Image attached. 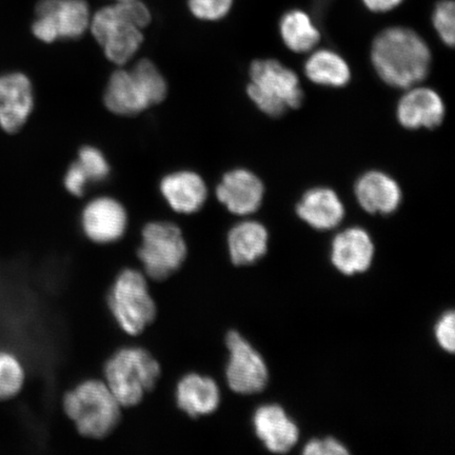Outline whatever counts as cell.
<instances>
[{"mask_svg": "<svg viewBox=\"0 0 455 455\" xmlns=\"http://www.w3.org/2000/svg\"><path fill=\"white\" fill-rule=\"evenodd\" d=\"M62 413L83 440L107 439L121 423L124 408L100 378L81 380L61 396Z\"/></svg>", "mask_w": 455, "mask_h": 455, "instance_id": "6da1fadb", "label": "cell"}, {"mask_svg": "<svg viewBox=\"0 0 455 455\" xmlns=\"http://www.w3.org/2000/svg\"><path fill=\"white\" fill-rule=\"evenodd\" d=\"M375 70L392 87L408 89L426 78L431 53L417 33L403 28H390L375 38L372 45Z\"/></svg>", "mask_w": 455, "mask_h": 455, "instance_id": "7a4b0ae2", "label": "cell"}, {"mask_svg": "<svg viewBox=\"0 0 455 455\" xmlns=\"http://www.w3.org/2000/svg\"><path fill=\"white\" fill-rule=\"evenodd\" d=\"M152 15L140 0H124L101 8L91 17L90 30L108 60L117 66L127 64L144 43L142 30Z\"/></svg>", "mask_w": 455, "mask_h": 455, "instance_id": "3957f363", "label": "cell"}, {"mask_svg": "<svg viewBox=\"0 0 455 455\" xmlns=\"http://www.w3.org/2000/svg\"><path fill=\"white\" fill-rule=\"evenodd\" d=\"M162 366L149 350L138 344L119 347L107 358L101 379L124 409L140 405L156 388Z\"/></svg>", "mask_w": 455, "mask_h": 455, "instance_id": "277c9868", "label": "cell"}, {"mask_svg": "<svg viewBox=\"0 0 455 455\" xmlns=\"http://www.w3.org/2000/svg\"><path fill=\"white\" fill-rule=\"evenodd\" d=\"M106 305L119 331L132 340L156 320L157 304L151 282L134 267H126L114 277L106 294Z\"/></svg>", "mask_w": 455, "mask_h": 455, "instance_id": "5b68a950", "label": "cell"}, {"mask_svg": "<svg viewBox=\"0 0 455 455\" xmlns=\"http://www.w3.org/2000/svg\"><path fill=\"white\" fill-rule=\"evenodd\" d=\"M189 253L180 227L168 220H152L141 228L135 259L151 283H162L178 273Z\"/></svg>", "mask_w": 455, "mask_h": 455, "instance_id": "8992f818", "label": "cell"}, {"mask_svg": "<svg viewBox=\"0 0 455 455\" xmlns=\"http://www.w3.org/2000/svg\"><path fill=\"white\" fill-rule=\"evenodd\" d=\"M247 93L260 111L280 116L289 108L295 109L303 102L299 79L292 70L275 60H255L250 68Z\"/></svg>", "mask_w": 455, "mask_h": 455, "instance_id": "52a82bcc", "label": "cell"}, {"mask_svg": "<svg viewBox=\"0 0 455 455\" xmlns=\"http://www.w3.org/2000/svg\"><path fill=\"white\" fill-rule=\"evenodd\" d=\"M36 16L33 36L45 44L82 37L92 17L85 0H39Z\"/></svg>", "mask_w": 455, "mask_h": 455, "instance_id": "ba28073f", "label": "cell"}, {"mask_svg": "<svg viewBox=\"0 0 455 455\" xmlns=\"http://www.w3.org/2000/svg\"><path fill=\"white\" fill-rule=\"evenodd\" d=\"M225 344L229 354L225 377L230 390L243 395L263 391L269 380L268 367L264 358L236 330L228 332Z\"/></svg>", "mask_w": 455, "mask_h": 455, "instance_id": "9c48e42d", "label": "cell"}, {"mask_svg": "<svg viewBox=\"0 0 455 455\" xmlns=\"http://www.w3.org/2000/svg\"><path fill=\"white\" fill-rule=\"evenodd\" d=\"M129 227L127 209L110 196H100L85 204L81 214L84 236L98 246L122 241Z\"/></svg>", "mask_w": 455, "mask_h": 455, "instance_id": "30bf717a", "label": "cell"}, {"mask_svg": "<svg viewBox=\"0 0 455 455\" xmlns=\"http://www.w3.org/2000/svg\"><path fill=\"white\" fill-rule=\"evenodd\" d=\"M36 106L31 79L25 73L0 74V129L15 134L26 126Z\"/></svg>", "mask_w": 455, "mask_h": 455, "instance_id": "8fae6325", "label": "cell"}, {"mask_svg": "<svg viewBox=\"0 0 455 455\" xmlns=\"http://www.w3.org/2000/svg\"><path fill=\"white\" fill-rule=\"evenodd\" d=\"M173 396L176 408L191 419L210 417L219 411L221 403L218 382L212 375L196 371L181 375Z\"/></svg>", "mask_w": 455, "mask_h": 455, "instance_id": "7c38bea8", "label": "cell"}, {"mask_svg": "<svg viewBox=\"0 0 455 455\" xmlns=\"http://www.w3.org/2000/svg\"><path fill=\"white\" fill-rule=\"evenodd\" d=\"M216 197L233 214L246 216L258 212L264 197V185L246 169H235L225 174Z\"/></svg>", "mask_w": 455, "mask_h": 455, "instance_id": "4fadbf2b", "label": "cell"}, {"mask_svg": "<svg viewBox=\"0 0 455 455\" xmlns=\"http://www.w3.org/2000/svg\"><path fill=\"white\" fill-rule=\"evenodd\" d=\"M110 112L122 116H133L153 106L149 93L132 69H119L112 74L104 96Z\"/></svg>", "mask_w": 455, "mask_h": 455, "instance_id": "5bb4252c", "label": "cell"}, {"mask_svg": "<svg viewBox=\"0 0 455 455\" xmlns=\"http://www.w3.org/2000/svg\"><path fill=\"white\" fill-rule=\"evenodd\" d=\"M159 189L168 206L175 213L184 215L198 212L208 197L207 186L202 176L188 170L164 176Z\"/></svg>", "mask_w": 455, "mask_h": 455, "instance_id": "9a60e30c", "label": "cell"}, {"mask_svg": "<svg viewBox=\"0 0 455 455\" xmlns=\"http://www.w3.org/2000/svg\"><path fill=\"white\" fill-rule=\"evenodd\" d=\"M253 426L256 435L273 453L291 451L299 439L297 424L278 405L259 407L254 413Z\"/></svg>", "mask_w": 455, "mask_h": 455, "instance_id": "2e32d148", "label": "cell"}, {"mask_svg": "<svg viewBox=\"0 0 455 455\" xmlns=\"http://www.w3.org/2000/svg\"><path fill=\"white\" fill-rule=\"evenodd\" d=\"M374 256L371 237L362 228H349L334 237L331 261L345 275H355L370 268Z\"/></svg>", "mask_w": 455, "mask_h": 455, "instance_id": "e0dca14e", "label": "cell"}, {"mask_svg": "<svg viewBox=\"0 0 455 455\" xmlns=\"http://www.w3.org/2000/svg\"><path fill=\"white\" fill-rule=\"evenodd\" d=\"M445 117L441 96L429 88H414L403 96L397 106V118L407 129H434Z\"/></svg>", "mask_w": 455, "mask_h": 455, "instance_id": "ac0fdd59", "label": "cell"}, {"mask_svg": "<svg viewBox=\"0 0 455 455\" xmlns=\"http://www.w3.org/2000/svg\"><path fill=\"white\" fill-rule=\"evenodd\" d=\"M355 196L362 208L371 214L395 212L402 201L400 186L379 171H370L356 181Z\"/></svg>", "mask_w": 455, "mask_h": 455, "instance_id": "d6986e66", "label": "cell"}, {"mask_svg": "<svg viewBox=\"0 0 455 455\" xmlns=\"http://www.w3.org/2000/svg\"><path fill=\"white\" fill-rule=\"evenodd\" d=\"M298 215L316 230H331L345 216V208L337 193L328 188L306 192L297 207Z\"/></svg>", "mask_w": 455, "mask_h": 455, "instance_id": "ffe728a7", "label": "cell"}, {"mask_svg": "<svg viewBox=\"0 0 455 455\" xmlns=\"http://www.w3.org/2000/svg\"><path fill=\"white\" fill-rule=\"evenodd\" d=\"M269 235L258 221L246 220L235 225L228 235V252L236 267L252 265L268 250Z\"/></svg>", "mask_w": 455, "mask_h": 455, "instance_id": "44dd1931", "label": "cell"}, {"mask_svg": "<svg viewBox=\"0 0 455 455\" xmlns=\"http://www.w3.org/2000/svg\"><path fill=\"white\" fill-rule=\"evenodd\" d=\"M305 72L311 82L328 87H343L349 83L351 72L344 59L330 50H320L306 61Z\"/></svg>", "mask_w": 455, "mask_h": 455, "instance_id": "7402d4cb", "label": "cell"}, {"mask_svg": "<svg viewBox=\"0 0 455 455\" xmlns=\"http://www.w3.org/2000/svg\"><path fill=\"white\" fill-rule=\"evenodd\" d=\"M281 33L283 43L297 53L308 52L321 38L310 17L301 11H291L283 17Z\"/></svg>", "mask_w": 455, "mask_h": 455, "instance_id": "603a6c76", "label": "cell"}, {"mask_svg": "<svg viewBox=\"0 0 455 455\" xmlns=\"http://www.w3.org/2000/svg\"><path fill=\"white\" fill-rule=\"evenodd\" d=\"M27 371L20 358L10 351H0V401L16 397L25 388Z\"/></svg>", "mask_w": 455, "mask_h": 455, "instance_id": "cb8c5ba5", "label": "cell"}, {"mask_svg": "<svg viewBox=\"0 0 455 455\" xmlns=\"http://www.w3.org/2000/svg\"><path fill=\"white\" fill-rule=\"evenodd\" d=\"M132 70L144 83L153 106L161 104L168 94V84L158 68L149 60H141Z\"/></svg>", "mask_w": 455, "mask_h": 455, "instance_id": "d4e9b609", "label": "cell"}, {"mask_svg": "<svg viewBox=\"0 0 455 455\" xmlns=\"http://www.w3.org/2000/svg\"><path fill=\"white\" fill-rule=\"evenodd\" d=\"M87 175L90 183H100L106 180L110 175V164L107 158L98 148L84 146L78 152L76 161Z\"/></svg>", "mask_w": 455, "mask_h": 455, "instance_id": "484cf974", "label": "cell"}, {"mask_svg": "<svg viewBox=\"0 0 455 455\" xmlns=\"http://www.w3.org/2000/svg\"><path fill=\"white\" fill-rule=\"evenodd\" d=\"M233 0H188V7L196 19L215 21L229 13Z\"/></svg>", "mask_w": 455, "mask_h": 455, "instance_id": "4316f807", "label": "cell"}, {"mask_svg": "<svg viewBox=\"0 0 455 455\" xmlns=\"http://www.w3.org/2000/svg\"><path fill=\"white\" fill-rule=\"evenodd\" d=\"M434 25L442 41L451 47L455 42V7L451 0L437 4L434 14Z\"/></svg>", "mask_w": 455, "mask_h": 455, "instance_id": "83f0119b", "label": "cell"}, {"mask_svg": "<svg viewBox=\"0 0 455 455\" xmlns=\"http://www.w3.org/2000/svg\"><path fill=\"white\" fill-rule=\"evenodd\" d=\"M435 338L441 348L453 354L455 350V315L453 311L443 313L435 329Z\"/></svg>", "mask_w": 455, "mask_h": 455, "instance_id": "f1b7e54d", "label": "cell"}, {"mask_svg": "<svg viewBox=\"0 0 455 455\" xmlns=\"http://www.w3.org/2000/svg\"><path fill=\"white\" fill-rule=\"evenodd\" d=\"M89 184L90 180L78 163L76 162L72 164L69 169H68L64 179V185L67 191L74 196L81 197L84 196Z\"/></svg>", "mask_w": 455, "mask_h": 455, "instance_id": "f546056e", "label": "cell"}, {"mask_svg": "<svg viewBox=\"0 0 455 455\" xmlns=\"http://www.w3.org/2000/svg\"><path fill=\"white\" fill-rule=\"evenodd\" d=\"M306 455H345L349 454L347 448L339 441L333 437H327L325 440H311L305 446Z\"/></svg>", "mask_w": 455, "mask_h": 455, "instance_id": "4dcf8cb0", "label": "cell"}, {"mask_svg": "<svg viewBox=\"0 0 455 455\" xmlns=\"http://www.w3.org/2000/svg\"><path fill=\"white\" fill-rule=\"evenodd\" d=\"M403 0H363L369 10L373 12H387L397 7Z\"/></svg>", "mask_w": 455, "mask_h": 455, "instance_id": "1f68e13d", "label": "cell"}, {"mask_svg": "<svg viewBox=\"0 0 455 455\" xmlns=\"http://www.w3.org/2000/svg\"><path fill=\"white\" fill-rule=\"evenodd\" d=\"M116 2H124V0H116Z\"/></svg>", "mask_w": 455, "mask_h": 455, "instance_id": "d6a6232c", "label": "cell"}]
</instances>
